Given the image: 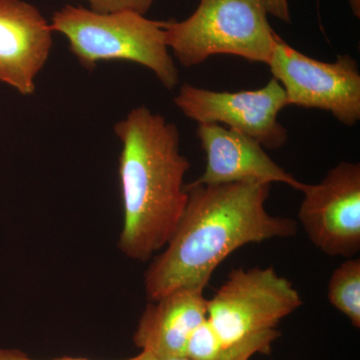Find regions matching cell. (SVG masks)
I'll use <instances>...</instances> for the list:
<instances>
[{
	"mask_svg": "<svg viewBox=\"0 0 360 360\" xmlns=\"http://www.w3.org/2000/svg\"><path fill=\"white\" fill-rule=\"evenodd\" d=\"M270 187L259 181L186 186L184 212L165 250L146 272L148 300L179 288L205 290L215 269L234 251L295 236V220L267 212Z\"/></svg>",
	"mask_w": 360,
	"mask_h": 360,
	"instance_id": "1",
	"label": "cell"
},
{
	"mask_svg": "<svg viewBox=\"0 0 360 360\" xmlns=\"http://www.w3.org/2000/svg\"><path fill=\"white\" fill-rule=\"evenodd\" d=\"M122 142L120 179L123 225L120 250L146 262L165 248L187 201L184 176L191 162L180 153L174 123L139 106L115 125Z\"/></svg>",
	"mask_w": 360,
	"mask_h": 360,
	"instance_id": "2",
	"label": "cell"
},
{
	"mask_svg": "<svg viewBox=\"0 0 360 360\" xmlns=\"http://www.w3.org/2000/svg\"><path fill=\"white\" fill-rule=\"evenodd\" d=\"M302 305V296L274 267L232 270L207 300V321L239 360L269 354L281 321Z\"/></svg>",
	"mask_w": 360,
	"mask_h": 360,
	"instance_id": "3",
	"label": "cell"
},
{
	"mask_svg": "<svg viewBox=\"0 0 360 360\" xmlns=\"http://www.w3.org/2000/svg\"><path fill=\"white\" fill-rule=\"evenodd\" d=\"M51 25L54 32L65 35L73 56L87 70L101 61H131L153 71L165 89L179 84L163 21L134 11L99 13L68 4L53 14Z\"/></svg>",
	"mask_w": 360,
	"mask_h": 360,
	"instance_id": "4",
	"label": "cell"
},
{
	"mask_svg": "<svg viewBox=\"0 0 360 360\" xmlns=\"http://www.w3.org/2000/svg\"><path fill=\"white\" fill-rule=\"evenodd\" d=\"M267 15L264 0H200L188 18L163 27L168 49L186 68L217 54L267 65L278 37Z\"/></svg>",
	"mask_w": 360,
	"mask_h": 360,
	"instance_id": "5",
	"label": "cell"
},
{
	"mask_svg": "<svg viewBox=\"0 0 360 360\" xmlns=\"http://www.w3.org/2000/svg\"><path fill=\"white\" fill-rule=\"evenodd\" d=\"M283 85L288 105L328 111L347 127L360 120V72L350 56L323 63L305 56L277 37L267 63Z\"/></svg>",
	"mask_w": 360,
	"mask_h": 360,
	"instance_id": "6",
	"label": "cell"
},
{
	"mask_svg": "<svg viewBox=\"0 0 360 360\" xmlns=\"http://www.w3.org/2000/svg\"><path fill=\"white\" fill-rule=\"evenodd\" d=\"M174 104L198 124L227 125V129L248 135L264 148H281L288 141V130L278 122L279 112L288 105V97L276 78L262 89L238 92L184 84Z\"/></svg>",
	"mask_w": 360,
	"mask_h": 360,
	"instance_id": "7",
	"label": "cell"
},
{
	"mask_svg": "<svg viewBox=\"0 0 360 360\" xmlns=\"http://www.w3.org/2000/svg\"><path fill=\"white\" fill-rule=\"evenodd\" d=\"M298 219L312 245L333 257L360 250V165L341 161L319 184H303Z\"/></svg>",
	"mask_w": 360,
	"mask_h": 360,
	"instance_id": "8",
	"label": "cell"
},
{
	"mask_svg": "<svg viewBox=\"0 0 360 360\" xmlns=\"http://www.w3.org/2000/svg\"><path fill=\"white\" fill-rule=\"evenodd\" d=\"M53 30L23 0H0V82L32 96L53 46Z\"/></svg>",
	"mask_w": 360,
	"mask_h": 360,
	"instance_id": "9",
	"label": "cell"
},
{
	"mask_svg": "<svg viewBox=\"0 0 360 360\" xmlns=\"http://www.w3.org/2000/svg\"><path fill=\"white\" fill-rule=\"evenodd\" d=\"M206 155L205 172L198 186L259 181L286 184L302 191L303 182L276 165L264 148L248 135L217 123H201L196 130Z\"/></svg>",
	"mask_w": 360,
	"mask_h": 360,
	"instance_id": "10",
	"label": "cell"
},
{
	"mask_svg": "<svg viewBox=\"0 0 360 360\" xmlns=\"http://www.w3.org/2000/svg\"><path fill=\"white\" fill-rule=\"evenodd\" d=\"M203 292L179 288L148 303L137 324L134 345L158 357L186 356L191 335L207 319Z\"/></svg>",
	"mask_w": 360,
	"mask_h": 360,
	"instance_id": "11",
	"label": "cell"
},
{
	"mask_svg": "<svg viewBox=\"0 0 360 360\" xmlns=\"http://www.w3.org/2000/svg\"><path fill=\"white\" fill-rule=\"evenodd\" d=\"M328 297L335 309L360 328V259L348 258L333 272Z\"/></svg>",
	"mask_w": 360,
	"mask_h": 360,
	"instance_id": "12",
	"label": "cell"
},
{
	"mask_svg": "<svg viewBox=\"0 0 360 360\" xmlns=\"http://www.w3.org/2000/svg\"><path fill=\"white\" fill-rule=\"evenodd\" d=\"M186 356L193 360H239L222 345L207 319L191 335Z\"/></svg>",
	"mask_w": 360,
	"mask_h": 360,
	"instance_id": "13",
	"label": "cell"
},
{
	"mask_svg": "<svg viewBox=\"0 0 360 360\" xmlns=\"http://www.w3.org/2000/svg\"><path fill=\"white\" fill-rule=\"evenodd\" d=\"M89 6V9L99 13L134 11L146 15L155 0H82Z\"/></svg>",
	"mask_w": 360,
	"mask_h": 360,
	"instance_id": "14",
	"label": "cell"
},
{
	"mask_svg": "<svg viewBox=\"0 0 360 360\" xmlns=\"http://www.w3.org/2000/svg\"><path fill=\"white\" fill-rule=\"evenodd\" d=\"M267 13L284 22H290L288 0H264Z\"/></svg>",
	"mask_w": 360,
	"mask_h": 360,
	"instance_id": "15",
	"label": "cell"
},
{
	"mask_svg": "<svg viewBox=\"0 0 360 360\" xmlns=\"http://www.w3.org/2000/svg\"><path fill=\"white\" fill-rule=\"evenodd\" d=\"M0 360H39L32 359L25 352L18 349H7V348L0 347ZM51 360H91L86 359H77V357H63V359H56ZM124 360H142V355L139 354L131 359Z\"/></svg>",
	"mask_w": 360,
	"mask_h": 360,
	"instance_id": "16",
	"label": "cell"
},
{
	"mask_svg": "<svg viewBox=\"0 0 360 360\" xmlns=\"http://www.w3.org/2000/svg\"><path fill=\"white\" fill-rule=\"evenodd\" d=\"M142 360H193L187 356H174V357H158L155 355L149 354L148 352H141Z\"/></svg>",
	"mask_w": 360,
	"mask_h": 360,
	"instance_id": "17",
	"label": "cell"
}]
</instances>
